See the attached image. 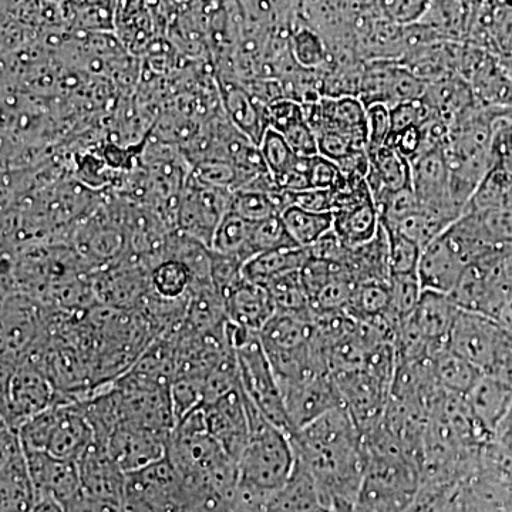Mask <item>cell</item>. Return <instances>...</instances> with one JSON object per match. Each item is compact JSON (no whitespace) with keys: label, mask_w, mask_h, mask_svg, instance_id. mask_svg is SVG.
<instances>
[{"label":"cell","mask_w":512,"mask_h":512,"mask_svg":"<svg viewBox=\"0 0 512 512\" xmlns=\"http://www.w3.org/2000/svg\"><path fill=\"white\" fill-rule=\"evenodd\" d=\"M431 363H433L434 377L441 390L456 396H466L483 375L480 369L458 356L457 353L451 352L450 349L431 357Z\"/></svg>","instance_id":"24"},{"label":"cell","mask_w":512,"mask_h":512,"mask_svg":"<svg viewBox=\"0 0 512 512\" xmlns=\"http://www.w3.org/2000/svg\"><path fill=\"white\" fill-rule=\"evenodd\" d=\"M512 178L498 168H491L468 202L466 212L511 207Z\"/></svg>","instance_id":"31"},{"label":"cell","mask_w":512,"mask_h":512,"mask_svg":"<svg viewBox=\"0 0 512 512\" xmlns=\"http://www.w3.org/2000/svg\"><path fill=\"white\" fill-rule=\"evenodd\" d=\"M67 512H123L120 504L100 500L86 493H80L66 508Z\"/></svg>","instance_id":"49"},{"label":"cell","mask_w":512,"mask_h":512,"mask_svg":"<svg viewBox=\"0 0 512 512\" xmlns=\"http://www.w3.org/2000/svg\"><path fill=\"white\" fill-rule=\"evenodd\" d=\"M286 410L295 431L308 426L330 410L345 407L342 393L332 372L320 373L282 389Z\"/></svg>","instance_id":"10"},{"label":"cell","mask_w":512,"mask_h":512,"mask_svg":"<svg viewBox=\"0 0 512 512\" xmlns=\"http://www.w3.org/2000/svg\"><path fill=\"white\" fill-rule=\"evenodd\" d=\"M386 232L389 237L390 274L392 276L417 274L423 249L399 232L389 231V229H386Z\"/></svg>","instance_id":"36"},{"label":"cell","mask_w":512,"mask_h":512,"mask_svg":"<svg viewBox=\"0 0 512 512\" xmlns=\"http://www.w3.org/2000/svg\"><path fill=\"white\" fill-rule=\"evenodd\" d=\"M232 191L211 187L188 175L177 212V231L211 248L222 218L231 212Z\"/></svg>","instance_id":"5"},{"label":"cell","mask_w":512,"mask_h":512,"mask_svg":"<svg viewBox=\"0 0 512 512\" xmlns=\"http://www.w3.org/2000/svg\"><path fill=\"white\" fill-rule=\"evenodd\" d=\"M222 111L229 121L259 147L269 130L268 104L256 99L241 83L218 79Z\"/></svg>","instance_id":"16"},{"label":"cell","mask_w":512,"mask_h":512,"mask_svg":"<svg viewBox=\"0 0 512 512\" xmlns=\"http://www.w3.org/2000/svg\"><path fill=\"white\" fill-rule=\"evenodd\" d=\"M288 194L289 202H291V205H296V207L316 212L335 211L336 195L333 191L309 188V190L288 192Z\"/></svg>","instance_id":"48"},{"label":"cell","mask_w":512,"mask_h":512,"mask_svg":"<svg viewBox=\"0 0 512 512\" xmlns=\"http://www.w3.org/2000/svg\"><path fill=\"white\" fill-rule=\"evenodd\" d=\"M175 421L201 407L205 400L204 376H177L170 387ZM175 423V424H177Z\"/></svg>","instance_id":"35"},{"label":"cell","mask_w":512,"mask_h":512,"mask_svg":"<svg viewBox=\"0 0 512 512\" xmlns=\"http://www.w3.org/2000/svg\"><path fill=\"white\" fill-rule=\"evenodd\" d=\"M369 153L366 181L373 200L389 192L412 187V164L393 147L383 146Z\"/></svg>","instance_id":"21"},{"label":"cell","mask_w":512,"mask_h":512,"mask_svg":"<svg viewBox=\"0 0 512 512\" xmlns=\"http://www.w3.org/2000/svg\"><path fill=\"white\" fill-rule=\"evenodd\" d=\"M289 207L291 202L286 191H232L231 212L249 222L264 221L266 218L282 215Z\"/></svg>","instance_id":"25"},{"label":"cell","mask_w":512,"mask_h":512,"mask_svg":"<svg viewBox=\"0 0 512 512\" xmlns=\"http://www.w3.org/2000/svg\"><path fill=\"white\" fill-rule=\"evenodd\" d=\"M311 259L308 249L288 247L262 252L249 259L242 269L244 278L262 286L271 284L279 276L301 271Z\"/></svg>","instance_id":"22"},{"label":"cell","mask_w":512,"mask_h":512,"mask_svg":"<svg viewBox=\"0 0 512 512\" xmlns=\"http://www.w3.org/2000/svg\"><path fill=\"white\" fill-rule=\"evenodd\" d=\"M494 443L512 456V402L494 431Z\"/></svg>","instance_id":"50"},{"label":"cell","mask_w":512,"mask_h":512,"mask_svg":"<svg viewBox=\"0 0 512 512\" xmlns=\"http://www.w3.org/2000/svg\"><path fill=\"white\" fill-rule=\"evenodd\" d=\"M228 320L239 328L258 333L276 313V306L266 286L242 278L225 298Z\"/></svg>","instance_id":"17"},{"label":"cell","mask_w":512,"mask_h":512,"mask_svg":"<svg viewBox=\"0 0 512 512\" xmlns=\"http://www.w3.org/2000/svg\"><path fill=\"white\" fill-rule=\"evenodd\" d=\"M249 245H251L254 256L262 254V252L275 251V249L298 247L286 229L281 215L266 218L264 221L252 222Z\"/></svg>","instance_id":"34"},{"label":"cell","mask_w":512,"mask_h":512,"mask_svg":"<svg viewBox=\"0 0 512 512\" xmlns=\"http://www.w3.org/2000/svg\"><path fill=\"white\" fill-rule=\"evenodd\" d=\"M266 289L271 293L276 312H312L311 301L303 285L301 271L279 276L271 284L266 285Z\"/></svg>","instance_id":"32"},{"label":"cell","mask_w":512,"mask_h":512,"mask_svg":"<svg viewBox=\"0 0 512 512\" xmlns=\"http://www.w3.org/2000/svg\"><path fill=\"white\" fill-rule=\"evenodd\" d=\"M126 245L120 229L97 227L84 239V248L93 258L109 262L117 258Z\"/></svg>","instance_id":"41"},{"label":"cell","mask_w":512,"mask_h":512,"mask_svg":"<svg viewBox=\"0 0 512 512\" xmlns=\"http://www.w3.org/2000/svg\"><path fill=\"white\" fill-rule=\"evenodd\" d=\"M204 407L212 437L238 463L249 439L248 400L242 384Z\"/></svg>","instance_id":"12"},{"label":"cell","mask_w":512,"mask_h":512,"mask_svg":"<svg viewBox=\"0 0 512 512\" xmlns=\"http://www.w3.org/2000/svg\"><path fill=\"white\" fill-rule=\"evenodd\" d=\"M308 249L309 256L319 261L333 262V264H346L350 248L335 231H329L328 234L323 235L319 241H316L312 247Z\"/></svg>","instance_id":"46"},{"label":"cell","mask_w":512,"mask_h":512,"mask_svg":"<svg viewBox=\"0 0 512 512\" xmlns=\"http://www.w3.org/2000/svg\"><path fill=\"white\" fill-rule=\"evenodd\" d=\"M151 291L164 301H184L190 295L192 278L187 266L175 259H163L151 268Z\"/></svg>","instance_id":"29"},{"label":"cell","mask_w":512,"mask_h":512,"mask_svg":"<svg viewBox=\"0 0 512 512\" xmlns=\"http://www.w3.org/2000/svg\"><path fill=\"white\" fill-rule=\"evenodd\" d=\"M77 464H79L83 493L123 507L126 473L111 457L106 443L94 440Z\"/></svg>","instance_id":"14"},{"label":"cell","mask_w":512,"mask_h":512,"mask_svg":"<svg viewBox=\"0 0 512 512\" xmlns=\"http://www.w3.org/2000/svg\"><path fill=\"white\" fill-rule=\"evenodd\" d=\"M45 313L33 296L13 292L2 302V373H8L45 342Z\"/></svg>","instance_id":"3"},{"label":"cell","mask_w":512,"mask_h":512,"mask_svg":"<svg viewBox=\"0 0 512 512\" xmlns=\"http://www.w3.org/2000/svg\"><path fill=\"white\" fill-rule=\"evenodd\" d=\"M259 150H261L269 173L274 178L281 177L286 171L291 170L296 157H298L286 143L285 137L274 128H269L266 131L261 144H259Z\"/></svg>","instance_id":"37"},{"label":"cell","mask_w":512,"mask_h":512,"mask_svg":"<svg viewBox=\"0 0 512 512\" xmlns=\"http://www.w3.org/2000/svg\"><path fill=\"white\" fill-rule=\"evenodd\" d=\"M494 319L497 320L504 329L512 332V293L501 303L500 309L495 313Z\"/></svg>","instance_id":"51"},{"label":"cell","mask_w":512,"mask_h":512,"mask_svg":"<svg viewBox=\"0 0 512 512\" xmlns=\"http://www.w3.org/2000/svg\"><path fill=\"white\" fill-rule=\"evenodd\" d=\"M386 146L393 147L394 150L399 151L412 164L420 156L421 151H423V128L412 126L394 131V133L390 134Z\"/></svg>","instance_id":"47"},{"label":"cell","mask_w":512,"mask_h":512,"mask_svg":"<svg viewBox=\"0 0 512 512\" xmlns=\"http://www.w3.org/2000/svg\"><path fill=\"white\" fill-rule=\"evenodd\" d=\"M389 286V316L397 325V323L409 319L416 311L423 288H421L419 275L417 274L393 275L390 278Z\"/></svg>","instance_id":"33"},{"label":"cell","mask_w":512,"mask_h":512,"mask_svg":"<svg viewBox=\"0 0 512 512\" xmlns=\"http://www.w3.org/2000/svg\"><path fill=\"white\" fill-rule=\"evenodd\" d=\"M303 119H305V111H303L302 101L279 99L268 104L269 128H274L278 133H284L286 128Z\"/></svg>","instance_id":"45"},{"label":"cell","mask_w":512,"mask_h":512,"mask_svg":"<svg viewBox=\"0 0 512 512\" xmlns=\"http://www.w3.org/2000/svg\"><path fill=\"white\" fill-rule=\"evenodd\" d=\"M389 311V282L366 281L356 285L345 312L357 322H370L389 316Z\"/></svg>","instance_id":"28"},{"label":"cell","mask_w":512,"mask_h":512,"mask_svg":"<svg viewBox=\"0 0 512 512\" xmlns=\"http://www.w3.org/2000/svg\"><path fill=\"white\" fill-rule=\"evenodd\" d=\"M225 333L232 348L237 352L239 377L248 399L264 414L266 420L271 421L292 440L296 431L289 419L284 394L258 333L239 328L229 320L225 326Z\"/></svg>","instance_id":"2"},{"label":"cell","mask_w":512,"mask_h":512,"mask_svg":"<svg viewBox=\"0 0 512 512\" xmlns=\"http://www.w3.org/2000/svg\"><path fill=\"white\" fill-rule=\"evenodd\" d=\"M454 222L448 221L443 215L421 207L394 224L383 225L389 231L399 232L403 237L416 242L421 249L427 247L433 239L440 237Z\"/></svg>","instance_id":"30"},{"label":"cell","mask_w":512,"mask_h":512,"mask_svg":"<svg viewBox=\"0 0 512 512\" xmlns=\"http://www.w3.org/2000/svg\"><path fill=\"white\" fill-rule=\"evenodd\" d=\"M57 416L47 453L63 460L79 461L96 440L83 404L57 393Z\"/></svg>","instance_id":"13"},{"label":"cell","mask_w":512,"mask_h":512,"mask_svg":"<svg viewBox=\"0 0 512 512\" xmlns=\"http://www.w3.org/2000/svg\"><path fill=\"white\" fill-rule=\"evenodd\" d=\"M316 137H318L320 156L329 158L335 163H340L359 151L367 150L363 141L357 140L356 137L343 133V131L323 130L316 134Z\"/></svg>","instance_id":"39"},{"label":"cell","mask_w":512,"mask_h":512,"mask_svg":"<svg viewBox=\"0 0 512 512\" xmlns=\"http://www.w3.org/2000/svg\"><path fill=\"white\" fill-rule=\"evenodd\" d=\"M168 440L157 431L121 421L107 440L111 457L126 474L143 470L167 457Z\"/></svg>","instance_id":"11"},{"label":"cell","mask_w":512,"mask_h":512,"mask_svg":"<svg viewBox=\"0 0 512 512\" xmlns=\"http://www.w3.org/2000/svg\"><path fill=\"white\" fill-rule=\"evenodd\" d=\"M0 431V512H33L37 507L35 484L19 431L3 423Z\"/></svg>","instance_id":"7"},{"label":"cell","mask_w":512,"mask_h":512,"mask_svg":"<svg viewBox=\"0 0 512 512\" xmlns=\"http://www.w3.org/2000/svg\"><path fill=\"white\" fill-rule=\"evenodd\" d=\"M190 174L195 180L211 187L234 191L238 184V167L229 160H205L191 167Z\"/></svg>","instance_id":"38"},{"label":"cell","mask_w":512,"mask_h":512,"mask_svg":"<svg viewBox=\"0 0 512 512\" xmlns=\"http://www.w3.org/2000/svg\"><path fill=\"white\" fill-rule=\"evenodd\" d=\"M249 439L238 461L239 483L276 493L292 477L296 453L291 437L265 419L248 399Z\"/></svg>","instance_id":"1"},{"label":"cell","mask_w":512,"mask_h":512,"mask_svg":"<svg viewBox=\"0 0 512 512\" xmlns=\"http://www.w3.org/2000/svg\"><path fill=\"white\" fill-rule=\"evenodd\" d=\"M493 167L512 178V114H500L494 121Z\"/></svg>","instance_id":"42"},{"label":"cell","mask_w":512,"mask_h":512,"mask_svg":"<svg viewBox=\"0 0 512 512\" xmlns=\"http://www.w3.org/2000/svg\"><path fill=\"white\" fill-rule=\"evenodd\" d=\"M286 143L292 148L293 153L298 157H315L319 154L318 137L315 131L309 126L308 121L303 119L293 126L286 128L284 133Z\"/></svg>","instance_id":"44"},{"label":"cell","mask_w":512,"mask_h":512,"mask_svg":"<svg viewBox=\"0 0 512 512\" xmlns=\"http://www.w3.org/2000/svg\"><path fill=\"white\" fill-rule=\"evenodd\" d=\"M350 274L359 282L380 281L389 282V237L383 224L375 239L360 245L357 248H350L348 259H346Z\"/></svg>","instance_id":"23"},{"label":"cell","mask_w":512,"mask_h":512,"mask_svg":"<svg viewBox=\"0 0 512 512\" xmlns=\"http://www.w3.org/2000/svg\"><path fill=\"white\" fill-rule=\"evenodd\" d=\"M461 308L448 293L424 289L412 320L430 346V359L448 349V336Z\"/></svg>","instance_id":"15"},{"label":"cell","mask_w":512,"mask_h":512,"mask_svg":"<svg viewBox=\"0 0 512 512\" xmlns=\"http://www.w3.org/2000/svg\"><path fill=\"white\" fill-rule=\"evenodd\" d=\"M266 355L301 352L313 345V313L276 312L259 332Z\"/></svg>","instance_id":"18"},{"label":"cell","mask_w":512,"mask_h":512,"mask_svg":"<svg viewBox=\"0 0 512 512\" xmlns=\"http://www.w3.org/2000/svg\"><path fill=\"white\" fill-rule=\"evenodd\" d=\"M37 504L50 501L67 508L82 493L77 461L63 460L47 451L26 450Z\"/></svg>","instance_id":"9"},{"label":"cell","mask_w":512,"mask_h":512,"mask_svg":"<svg viewBox=\"0 0 512 512\" xmlns=\"http://www.w3.org/2000/svg\"><path fill=\"white\" fill-rule=\"evenodd\" d=\"M309 187L339 192L348 187V180L338 163L320 156L311 157L308 168Z\"/></svg>","instance_id":"40"},{"label":"cell","mask_w":512,"mask_h":512,"mask_svg":"<svg viewBox=\"0 0 512 512\" xmlns=\"http://www.w3.org/2000/svg\"><path fill=\"white\" fill-rule=\"evenodd\" d=\"M252 222L244 220L234 212H228L222 218L212 238L211 249L218 254L232 256L247 264L252 258L251 239Z\"/></svg>","instance_id":"27"},{"label":"cell","mask_w":512,"mask_h":512,"mask_svg":"<svg viewBox=\"0 0 512 512\" xmlns=\"http://www.w3.org/2000/svg\"><path fill=\"white\" fill-rule=\"evenodd\" d=\"M282 220L295 244L301 248H309L319 241L323 235L333 229V212H316L305 208L291 207L282 212Z\"/></svg>","instance_id":"26"},{"label":"cell","mask_w":512,"mask_h":512,"mask_svg":"<svg viewBox=\"0 0 512 512\" xmlns=\"http://www.w3.org/2000/svg\"><path fill=\"white\" fill-rule=\"evenodd\" d=\"M507 332L490 316L461 309L448 336V349L488 373L493 369Z\"/></svg>","instance_id":"6"},{"label":"cell","mask_w":512,"mask_h":512,"mask_svg":"<svg viewBox=\"0 0 512 512\" xmlns=\"http://www.w3.org/2000/svg\"><path fill=\"white\" fill-rule=\"evenodd\" d=\"M57 389L45 367L25 360L2 373V423L19 430L36 414L56 402Z\"/></svg>","instance_id":"4"},{"label":"cell","mask_w":512,"mask_h":512,"mask_svg":"<svg viewBox=\"0 0 512 512\" xmlns=\"http://www.w3.org/2000/svg\"><path fill=\"white\" fill-rule=\"evenodd\" d=\"M367 109V151L386 146L392 134V113L383 103L370 104Z\"/></svg>","instance_id":"43"},{"label":"cell","mask_w":512,"mask_h":512,"mask_svg":"<svg viewBox=\"0 0 512 512\" xmlns=\"http://www.w3.org/2000/svg\"><path fill=\"white\" fill-rule=\"evenodd\" d=\"M464 400L478 423L494 440V431L512 402V384L483 373Z\"/></svg>","instance_id":"19"},{"label":"cell","mask_w":512,"mask_h":512,"mask_svg":"<svg viewBox=\"0 0 512 512\" xmlns=\"http://www.w3.org/2000/svg\"><path fill=\"white\" fill-rule=\"evenodd\" d=\"M333 217V231L349 248H357L372 241L382 228V220L372 194L339 208L333 212Z\"/></svg>","instance_id":"20"},{"label":"cell","mask_w":512,"mask_h":512,"mask_svg":"<svg viewBox=\"0 0 512 512\" xmlns=\"http://www.w3.org/2000/svg\"><path fill=\"white\" fill-rule=\"evenodd\" d=\"M412 187L421 207L437 212L451 222L463 217V210L451 195V171L444 147L427 151L413 161Z\"/></svg>","instance_id":"8"}]
</instances>
